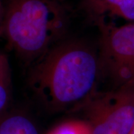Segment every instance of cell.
<instances>
[{
  "label": "cell",
  "instance_id": "10",
  "mask_svg": "<svg viewBox=\"0 0 134 134\" xmlns=\"http://www.w3.org/2000/svg\"><path fill=\"white\" fill-rule=\"evenodd\" d=\"M4 12H5V5H3L2 0H0V36L2 35V27H3Z\"/></svg>",
  "mask_w": 134,
  "mask_h": 134
},
{
  "label": "cell",
  "instance_id": "11",
  "mask_svg": "<svg viewBox=\"0 0 134 134\" xmlns=\"http://www.w3.org/2000/svg\"><path fill=\"white\" fill-rule=\"evenodd\" d=\"M129 134H134V125L133 126V127H132V129L130 130V132Z\"/></svg>",
  "mask_w": 134,
  "mask_h": 134
},
{
  "label": "cell",
  "instance_id": "3",
  "mask_svg": "<svg viewBox=\"0 0 134 134\" xmlns=\"http://www.w3.org/2000/svg\"><path fill=\"white\" fill-rule=\"evenodd\" d=\"M101 73L113 88L134 80V23L98 26Z\"/></svg>",
  "mask_w": 134,
  "mask_h": 134
},
{
  "label": "cell",
  "instance_id": "6",
  "mask_svg": "<svg viewBox=\"0 0 134 134\" xmlns=\"http://www.w3.org/2000/svg\"><path fill=\"white\" fill-rule=\"evenodd\" d=\"M0 134H38L31 121L21 115H12L0 122Z\"/></svg>",
  "mask_w": 134,
  "mask_h": 134
},
{
  "label": "cell",
  "instance_id": "7",
  "mask_svg": "<svg viewBox=\"0 0 134 134\" xmlns=\"http://www.w3.org/2000/svg\"><path fill=\"white\" fill-rule=\"evenodd\" d=\"M48 134H92V129L89 124L73 121L58 126Z\"/></svg>",
  "mask_w": 134,
  "mask_h": 134
},
{
  "label": "cell",
  "instance_id": "2",
  "mask_svg": "<svg viewBox=\"0 0 134 134\" xmlns=\"http://www.w3.org/2000/svg\"><path fill=\"white\" fill-rule=\"evenodd\" d=\"M69 19L64 0H7L2 35L8 48L31 66L60 43Z\"/></svg>",
  "mask_w": 134,
  "mask_h": 134
},
{
  "label": "cell",
  "instance_id": "4",
  "mask_svg": "<svg viewBox=\"0 0 134 134\" xmlns=\"http://www.w3.org/2000/svg\"><path fill=\"white\" fill-rule=\"evenodd\" d=\"M92 134H129L134 125V80L96 95L85 107Z\"/></svg>",
  "mask_w": 134,
  "mask_h": 134
},
{
  "label": "cell",
  "instance_id": "5",
  "mask_svg": "<svg viewBox=\"0 0 134 134\" xmlns=\"http://www.w3.org/2000/svg\"><path fill=\"white\" fill-rule=\"evenodd\" d=\"M83 8L98 27L119 18L134 23V0H83Z\"/></svg>",
  "mask_w": 134,
  "mask_h": 134
},
{
  "label": "cell",
  "instance_id": "8",
  "mask_svg": "<svg viewBox=\"0 0 134 134\" xmlns=\"http://www.w3.org/2000/svg\"><path fill=\"white\" fill-rule=\"evenodd\" d=\"M10 95V81H0V113L7 107Z\"/></svg>",
  "mask_w": 134,
  "mask_h": 134
},
{
  "label": "cell",
  "instance_id": "9",
  "mask_svg": "<svg viewBox=\"0 0 134 134\" xmlns=\"http://www.w3.org/2000/svg\"><path fill=\"white\" fill-rule=\"evenodd\" d=\"M10 81L8 60L5 54L0 52V81Z\"/></svg>",
  "mask_w": 134,
  "mask_h": 134
},
{
  "label": "cell",
  "instance_id": "1",
  "mask_svg": "<svg viewBox=\"0 0 134 134\" xmlns=\"http://www.w3.org/2000/svg\"><path fill=\"white\" fill-rule=\"evenodd\" d=\"M30 67L29 86L51 110L84 107L98 93L99 54L81 41L59 43Z\"/></svg>",
  "mask_w": 134,
  "mask_h": 134
}]
</instances>
